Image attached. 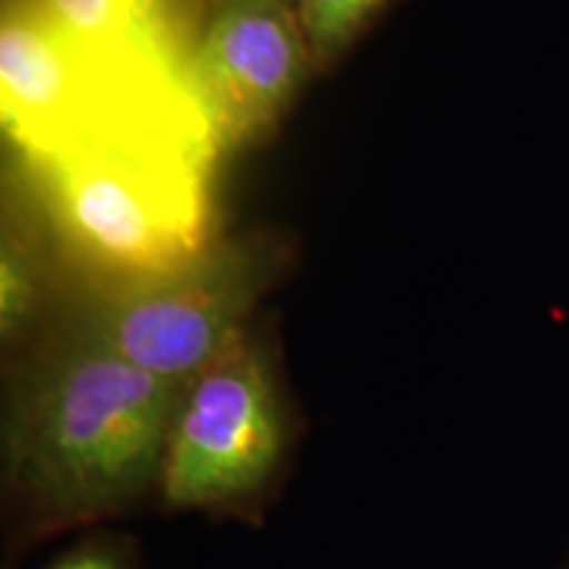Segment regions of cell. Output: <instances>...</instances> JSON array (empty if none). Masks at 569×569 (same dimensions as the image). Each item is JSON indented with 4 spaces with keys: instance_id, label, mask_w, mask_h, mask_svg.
<instances>
[{
    "instance_id": "obj_8",
    "label": "cell",
    "mask_w": 569,
    "mask_h": 569,
    "mask_svg": "<svg viewBox=\"0 0 569 569\" xmlns=\"http://www.w3.org/2000/svg\"><path fill=\"white\" fill-rule=\"evenodd\" d=\"M382 6L386 0H296L298 24L311 61L338 59Z\"/></svg>"
},
{
    "instance_id": "obj_5",
    "label": "cell",
    "mask_w": 569,
    "mask_h": 569,
    "mask_svg": "<svg viewBox=\"0 0 569 569\" xmlns=\"http://www.w3.org/2000/svg\"><path fill=\"white\" fill-rule=\"evenodd\" d=\"M63 234L122 277L159 272L209 243V169L124 153L27 161Z\"/></svg>"
},
{
    "instance_id": "obj_12",
    "label": "cell",
    "mask_w": 569,
    "mask_h": 569,
    "mask_svg": "<svg viewBox=\"0 0 569 569\" xmlns=\"http://www.w3.org/2000/svg\"><path fill=\"white\" fill-rule=\"evenodd\" d=\"M567 569H569V565H567Z\"/></svg>"
},
{
    "instance_id": "obj_4",
    "label": "cell",
    "mask_w": 569,
    "mask_h": 569,
    "mask_svg": "<svg viewBox=\"0 0 569 569\" xmlns=\"http://www.w3.org/2000/svg\"><path fill=\"white\" fill-rule=\"evenodd\" d=\"M280 269L264 234L209 240L159 272L122 277L71 327L161 380L188 382L248 330V315Z\"/></svg>"
},
{
    "instance_id": "obj_9",
    "label": "cell",
    "mask_w": 569,
    "mask_h": 569,
    "mask_svg": "<svg viewBox=\"0 0 569 569\" xmlns=\"http://www.w3.org/2000/svg\"><path fill=\"white\" fill-rule=\"evenodd\" d=\"M40 301L38 267L17 234L0 240V336L13 343L27 332Z\"/></svg>"
},
{
    "instance_id": "obj_11",
    "label": "cell",
    "mask_w": 569,
    "mask_h": 569,
    "mask_svg": "<svg viewBox=\"0 0 569 569\" xmlns=\"http://www.w3.org/2000/svg\"><path fill=\"white\" fill-rule=\"evenodd\" d=\"M232 3H280V6H290V9H296V0H217V9L219 6H232Z\"/></svg>"
},
{
    "instance_id": "obj_10",
    "label": "cell",
    "mask_w": 569,
    "mask_h": 569,
    "mask_svg": "<svg viewBox=\"0 0 569 569\" xmlns=\"http://www.w3.org/2000/svg\"><path fill=\"white\" fill-rule=\"evenodd\" d=\"M42 569H142L138 540L111 528L84 530Z\"/></svg>"
},
{
    "instance_id": "obj_3",
    "label": "cell",
    "mask_w": 569,
    "mask_h": 569,
    "mask_svg": "<svg viewBox=\"0 0 569 569\" xmlns=\"http://www.w3.org/2000/svg\"><path fill=\"white\" fill-rule=\"evenodd\" d=\"M290 425L274 359L243 332L182 382L153 503L169 515L261 525L288 461Z\"/></svg>"
},
{
    "instance_id": "obj_1",
    "label": "cell",
    "mask_w": 569,
    "mask_h": 569,
    "mask_svg": "<svg viewBox=\"0 0 569 569\" xmlns=\"http://www.w3.org/2000/svg\"><path fill=\"white\" fill-rule=\"evenodd\" d=\"M180 388L71 325L27 353L3 403L9 549L153 503Z\"/></svg>"
},
{
    "instance_id": "obj_7",
    "label": "cell",
    "mask_w": 569,
    "mask_h": 569,
    "mask_svg": "<svg viewBox=\"0 0 569 569\" xmlns=\"http://www.w3.org/2000/svg\"><path fill=\"white\" fill-rule=\"evenodd\" d=\"M38 6L74 38L190 82L198 38L190 34L182 0H40Z\"/></svg>"
},
{
    "instance_id": "obj_2",
    "label": "cell",
    "mask_w": 569,
    "mask_h": 569,
    "mask_svg": "<svg viewBox=\"0 0 569 569\" xmlns=\"http://www.w3.org/2000/svg\"><path fill=\"white\" fill-rule=\"evenodd\" d=\"M0 106L24 161L124 153L211 167L219 153L193 84L74 38L40 6L6 13Z\"/></svg>"
},
{
    "instance_id": "obj_6",
    "label": "cell",
    "mask_w": 569,
    "mask_h": 569,
    "mask_svg": "<svg viewBox=\"0 0 569 569\" xmlns=\"http://www.w3.org/2000/svg\"><path fill=\"white\" fill-rule=\"evenodd\" d=\"M309 61L296 9L219 6L190 61V84L219 151L259 140L296 98Z\"/></svg>"
}]
</instances>
